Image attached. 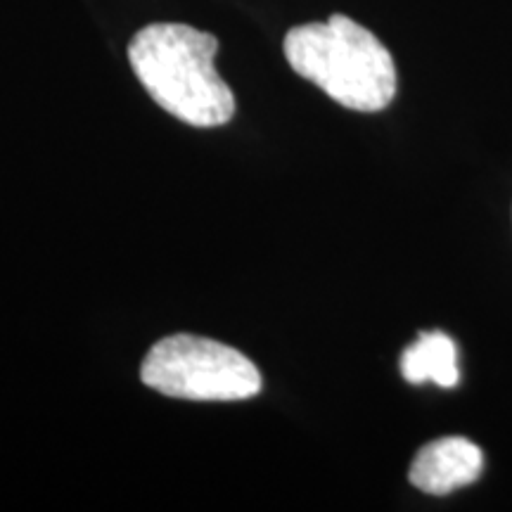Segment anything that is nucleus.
Instances as JSON below:
<instances>
[{
    "instance_id": "obj_1",
    "label": "nucleus",
    "mask_w": 512,
    "mask_h": 512,
    "mask_svg": "<svg viewBox=\"0 0 512 512\" xmlns=\"http://www.w3.org/2000/svg\"><path fill=\"white\" fill-rule=\"evenodd\" d=\"M219 38L188 24H150L133 36L128 60L150 98L197 128L223 126L235 114V95L216 72Z\"/></svg>"
},
{
    "instance_id": "obj_2",
    "label": "nucleus",
    "mask_w": 512,
    "mask_h": 512,
    "mask_svg": "<svg viewBox=\"0 0 512 512\" xmlns=\"http://www.w3.org/2000/svg\"><path fill=\"white\" fill-rule=\"evenodd\" d=\"M290 67L316 83L337 105L380 112L396 95V64L384 43L351 17L332 15L287 31L283 43Z\"/></svg>"
},
{
    "instance_id": "obj_3",
    "label": "nucleus",
    "mask_w": 512,
    "mask_h": 512,
    "mask_svg": "<svg viewBox=\"0 0 512 512\" xmlns=\"http://www.w3.org/2000/svg\"><path fill=\"white\" fill-rule=\"evenodd\" d=\"M140 380L185 401H245L261 392V373L242 351L195 335H171L147 351Z\"/></svg>"
},
{
    "instance_id": "obj_4",
    "label": "nucleus",
    "mask_w": 512,
    "mask_h": 512,
    "mask_svg": "<svg viewBox=\"0 0 512 512\" xmlns=\"http://www.w3.org/2000/svg\"><path fill=\"white\" fill-rule=\"evenodd\" d=\"M484 470V456L475 441L444 437L422 446L413 458L411 484L430 496H448L477 482Z\"/></svg>"
},
{
    "instance_id": "obj_5",
    "label": "nucleus",
    "mask_w": 512,
    "mask_h": 512,
    "mask_svg": "<svg viewBox=\"0 0 512 512\" xmlns=\"http://www.w3.org/2000/svg\"><path fill=\"white\" fill-rule=\"evenodd\" d=\"M401 375L411 384L434 382L439 387H456L458 349L456 342L444 332H422L401 356Z\"/></svg>"
}]
</instances>
